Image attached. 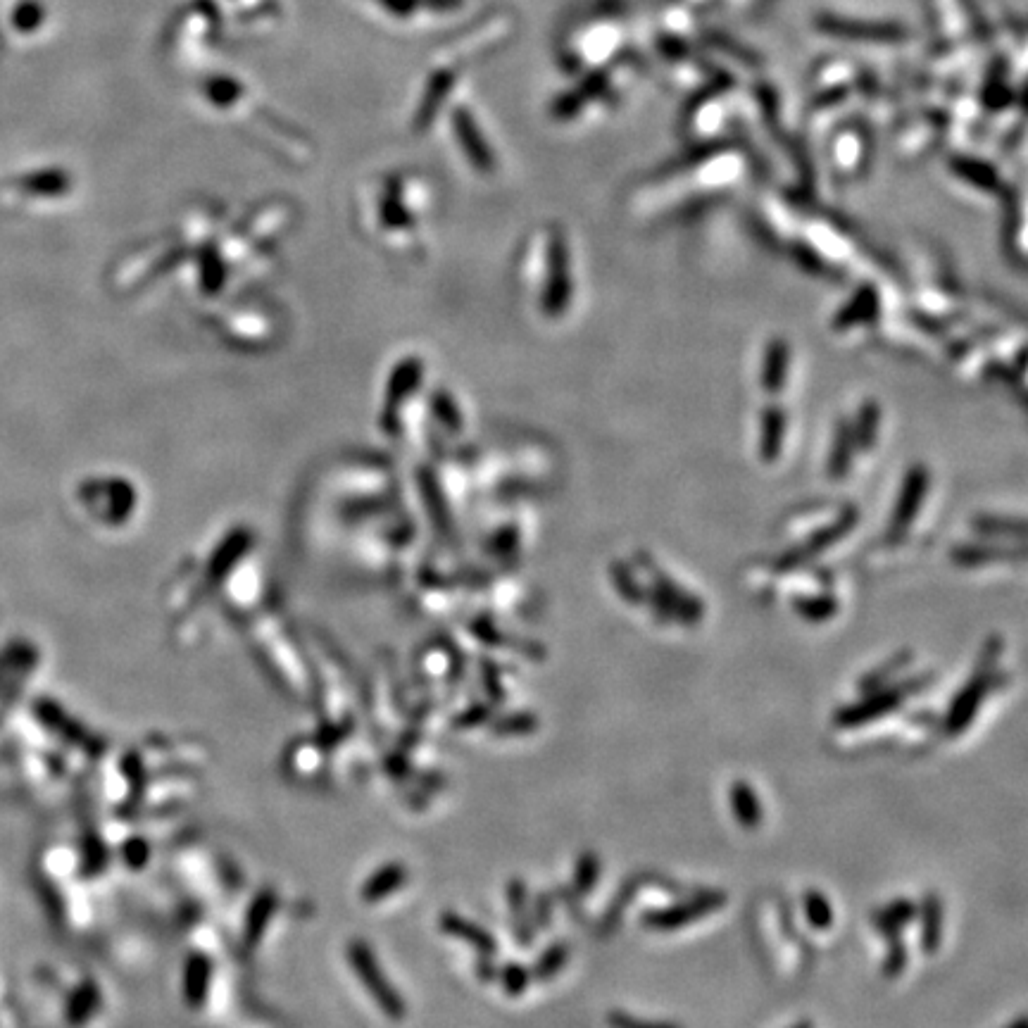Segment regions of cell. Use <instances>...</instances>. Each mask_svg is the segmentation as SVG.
<instances>
[{"label":"cell","instance_id":"cell-1","mask_svg":"<svg viewBox=\"0 0 1028 1028\" xmlns=\"http://www.w3.org/2000/svg\"><path fill=\"white\" fill-rule=\"evenodd\" d=\"M1000 655V638H990L986 650H983V660L979 664V672H976L971 679L959 688L955 700L950 702V710L943 719V731L948 736H959L969 729V724L974 722V717L981 710V702L986 700V695L993 691V686L998 681H1005L1002 676L995 672V660Z\"/></svg>","mask_w":1028,"mask_h":1028},{"label":"cell","instance_id":"cell-2","mask_svg":"<svg viewBox=\"0 0 1028 1028\" xmlns=\"http://www.w3.org/2000/svg\"><path fill=\"white\" fill-rule=\"evenodd\" d=\"M933 681V674H921L914 676V679H905L900 683H888V686L874 688V691L864 693V700L855 702V705L841 707L836 714H833V726L838 729H857V726H867L874 719L886 717V714L900 710L902 702H905L910 695H917L929 688Z\"/></svg>","mask_w":1028,"mask_h":1028},{"label":"cell","instance_id":"cell-3","mask_svg":"<svg viewBox=\"0 0 1028 1028\" xmlns=\"http://www.w3.org/2000/svg\"><path fill=\"white\" fill-rule=\"evenodd\" d=\"M726 902H729V898L722 890H705V893H698L691 900H681L669 907L645 912L641 924L653 931H679L683 926H691L695 921L710 917L712 912L722 910Z\"/></svg>","mask_w":1028,"mask_h":1028},{"label":"cell","instance_id":"cell-4","mask_svg":"<svg viewBox=\"0 0 1028 1028\" xmlns=\"http://www.w3.org/2000/svg\"><path fill=\"white\" fill-rule=\"evenodd\" d=\"M817 29L843 41L879 43V46H895L910 39V31L895 22H860L838 15H819Z\"/></svg>","mask_w":1028,"mask_h":1028},{"label":"cell","instance_id":"cell-5","mask_svg":"<svg viewBox=\"0 0 1028 1028\" xmlns=\"http://www.w3.org/2000/svg\"><path fill=\"white\" fill-rule=\"evenodd\" d=\"M569 293H572V284H569L567 272V250H564L562 236L553 234L548 250V281H545L543 310L548 315H560L569 303Z\"/></svg>","mask_w":1028,"mask_h":1028},{"label":"cell","instance_id":"cell-6","mask_svg":"<svg viewBox=\"0 0 1028 1028\" xmlns=\"http://www.w3.org/2000/svg\"><path fill=\"white\" fill-rule=\"evenodd\" d=\"M926 488H929V472L921 465L912 467L905 476L898 505H895L893 519H890V534H902L914 522L921 503H924Z\"/></svg>","mask_w":1028,"mask_h":1028},{"label":"cell","instance_id":"cell-7","mask_svg":"<svg viewBox=\"0 0 1028 1028\" xmlns=\"http://www.w3.org/2000/svg\"><path fill=\"white\" fill-rule=\"evenodd\" d=\"M917 917L921 919V950L929 957L936 955L940 943H943V902H940L938 893L929 890L924 895Z\"/></svg>","mask_w":1028,"mask_h":1028},{"label":"cell","instance_id":"cell-8","mask_svg":"<svg viewBox=\"0 0 1028 1028\" xmlns=\"http://www.w3.org/2000/svg\"><path fill=\"white\" fill-rule=\"evenodd\" d=\"M729 798H731V812H733V819H736V824L745 831H755L757 826L762 824V817H764V810L760 805V798H757L755 788H752L745 779H738L731 786Z\"/></svg>","mask_w":1028,"mask_h":1028},{"label":"cell","instance_id":"cell-9","mask_svg":"<svg viewBox=\"0 0 1028 1028\" xmlns=\"http://www.w3.org/2000/svg\"><path fill=\"white\" fill-rule=\"evenodd\" d=\"M917 912H919V905L914 900L895 898L893 902H888L886 907H881L879 912H874L871 921H874L876 931H879L883 938L902 936L905 926H910L912 921L917 919Z\"/></svg>","mask_w":1028,"mask_h":1028},{"label":"cell","instance_id":"cell-10","mask_svg":"<svg viewBox=\"0 0 1028 1028\" xmlns=\"http://www.w3.org/2000/svg\"><path fill=\"white\" fill-rule=\"evenodd\" d=\"M879 312V296H876L874 288L864 286L852 296L841 312H838L836 319H833V327L836 329H848L855 327V324L867 322Z\"/></svg>","mask_w":1028,"mask_h":1028},{"label":"cell","instance_id":"cell-11","mask_svg":"<svg viewBox=\"0 0 1028 1028\" xmlns=\"http://www.w3.org/2000/svg\"><path fill=\"white\" fill-rule=\"evenodd\" d=\"M788 367H791V350L783 338H774L767 348V362H764L762 384L769 393H779L786 386Z\"/></svg>","mask_w":1028,"mask_h":1028},{"label":"cell","instance_id":"cell-12","mask_svg":"<svg viewBox=\"0 0 1028 1028\" xmlns=\"http://www.w3.org/2000/svg\"><path fill=\"white\" fill-rule=\"evenodd\" d=\"M952 172L957 174L959 179H964L967 184L981 188V191H998L1000 188V177L995 172V167H990L988 162L976 160V158H964V155H957V158L950 160Z\"/></svg>","mask_w":1028,"mask_h":1028},{"label":"cell","instance_id":"cell-13","mask_svg":"<svg viewBox=\"0 0 1028 1028\" xmlns=\"http://www.w3.org/2000/svg\"><path fill=\"white\" fill-rule=\"evenodd\" d=\"M783 436H786V412L779 410V407H769L762 419L760 450L764 460H776V455L783 448Z\"/></svg>","mask_w":1028,"mask_h":1028},{"label":"cell","instance_id":"cell-14","mask_svg":"<svg viewBox=\"0 0 1028 1028\" xmlns=\"http://www.w3.org/2000/svg\"><path fill=\"white\" fill-rule=\"evenodd\" d=\"M867 136L862 134L860 129H845L836 136V162L838 167L843 169H857L860 167L862 155L867 153Z\"/></svg>","mask_w":1028,"mask_h":1028},{"label":"cell","instance_id":"cell-15","mask_svg":"<svg viewBox=\"0 0 1028 1028\" xmlns=\"http://www.w3.org/2000/svg\"><path fill=\"white\" fill-rule=\"evenodd\" d=\"M802 907H805V919L814 931H829L833 926V907L831 900L826 898L824 890L810 888L802 895Z\"/></svg>","mask_w":1028,"mask_h":1028},{"label":"cell","instance_id":"cell-16","mask_svg":"<svg viewBox=\"0 0 1028 1028\" xmlns=\"http://www.w3.org/2000/svg\"><path fill=\"white\" fill-rule=\"evenodd\" d=\"M793 607L802 619L819 624L829 622L838 612V600L831 595H800V598H793Z\"/></svg>","mask_w":1028,"mask_h":1028},{"label":"cell","instance_id":"cell-17","mask_svg":"<svg viewBox=\"0 0 1028 1028\" xmlns=\"http://www.w3.org/2000/svg\"><path fill=\"white\" fill-rule=\"evenodd\" d=\"M600 874H603V862H600L598 852H593V850L581 852V857L576 860V871H574L576 893H579L581 898L588 893H593L595 886L600 883Z\"/></svg>","mask_w":1028,"mask_h":1028},{"label":"cell","instance_id":"cell-18","mask_svg":"<svg viewBox=\"0 0 1028 1028\" xmlns=\"http://www.w3.org/2000/svg\"><path fill=\"white\" fill-rule=\"evenodd\" d=\"M852 448H855V436H852L850 426L841 422V426L836 429V441H833L829 457V474L833 479H843L845 472H848Z\"/></svg>","mask_w":1028,"mask_h":1028},{"label":"cell","instance_id":"cell-19","mask_svg":"<svg viewBox=\"0 0 1028 1028\" xmlns=\"http://www.w3.org/2000/svg\"><path fill=\"white\" fill-rule=\"evenodd\" d=\"M910 660H912V653H900V655L890 657L888 662H883L881 667H876L874 672L867 674L860 681L862 693H869V691H874V688H881V686H888V683H893L895 674H898L900 669H905L907 664H910Z\"/></svg>","mask_w":1028,"mask_h":1028},{"label":"cell","instance_id":"cell-20","mask_svg":"<svg viewBox=\"0 0 1028 1028\" xmlns=\"http://www.w3.org/2000/svg\"><path fill=\"white\" fill-rule=\"evenodd\" d=\"M567 959H569V950H567V945H564V943H555V945H550V948L543 952V957L538 959V964H536V979H538V981H550V979H555V976L560 974V971L564 969V964H567Z\"/></svg>","mask_w":1028,"mask_h":1028},{"label":"cell","instance_id":"cell-21","mask_svg":"<svg viewBox=\"0 0 1028 1028\" xmlns=\"http://www.w3.org/2000/svg\"><path fill=\"white\" fill-rule=\"evenodd\" d=\"M876 431H879V407H876L874 403H867L862 407L860 419H857V426H855V431H852V436H855V443H860L862 448H871V443H874V438H876Z\"/></svg>","mask_w":1028,"mask_h":1028},{"label":"cell","instance_id":"cell-22","mask_svg":"<svg viewBox=\"0 0 1028 1028\" xmlns=\"http://www.w3.org/2000/svg\"><path fill=\"white\" fill-rule=\"evenodd\" d=\"M888 955L883 959V976L886 979H898L907 967V945L902 936H888Z\"/></svg>","mask_w":1028,"mask_h":1028},{"label":"cell","instance_id":"cell-23","mask_svg":"<svg viewBox=\"0 0 1028 1028\" xmlns=\"http://www.w3.org/2000/svg\"><path fill=\"white\" fill-rule=\"evenodd\" d=\"M607 1026L610 1028H681L679 1024H672V1021L641 1019V1017H633V1014L619 1012V1009H614V1012L607 1014Z\"/></svg>","mask_w":1028,"mask_h":1028},{"label":"cell","instance_id":"cell-24","mask_svg":"<svg viewBox=\"0 0 1028 1028\" xmlns=\"http://www.w3.org/2000/svg\"><path fill=\"white\" fill-rule=\"evenodd\" d=\"M614 584H617L619 593H622V598L629 600V603H641L643 600V593H641V586L636 584V579H633L629 569L624 567V564H614Z\"/></svg>","mask_w":1028,"mask_h":1028},{"label":"cell","instance_id":"cell-25","mask_svg":"<svg viewBox=\"0 0 1028 1028\" xmlns=\"http://www.w3.org/2000/svg\"><path fill=\"white\" fill-rule=\"evenodd\" d=\"M495 729H498V733H531L538 729V719L534 717V714H526V712L510 714V717L500 719Z\"/></svg>","mask_w":1028,"mask_h":1028},{"label":"cell","instance_id":"cell-26","mask_svg":"<svg viewBox=\"0 0 1028 1028\" xmlns=\"http://www.w3.org/2000/svg\"><path fill=\"white\" fill-rule=\"evenodd\" d=\"M526 983H529V974L522 964H507L505 967V988L510 995H522Z\"/></svg>","mask_w":1028,"mask_h":1028},{"label":"cell","instance_id":"cell-27","mask_svg":"<svg viewBox=\"0 0 1028 1028\" xmlns=\"http://www.w3.org/2000/svg\"><path fill=\"white\" fill-rule=\"evenodd\" d=\"M976 524H979L981 531H990V534H993V531H1000V534H1012V531H1014V534H1017V536H1024V522H1012V519H995V517H990V519H979V522H976Z\"/></svg>","mask_w":1028,"mask_h":1028},{"label":"cell","instance_id":"cell-28","mask_svg":"<svg viewBox=\"0 0 1028 1028\" xmlns=\"http://www.w3.org/2000/svg\"><path fill=\"white\" fill-rule=\"evenodd\" d=\"M791 1028H814L812 1021H798V1024H793Z\"/></svg>","mask_w":1028,"mask_h":1028},{"label":"cell","instance_id":"cell-29","mask_svg":"<svg viewBox=\"0 0 1028 1028\" xmlns=\"http://www.w3.org/2000/svg\"><path fill=\"white\" fill-rule=\"evenodd\" d=\"M1009 1028H1026V1019H1024V1017H1019V1019L1014 1021V1024L1009 1026Z\"/></svg>","mask_w":1028,"mask_h":1028}]
</instances>
